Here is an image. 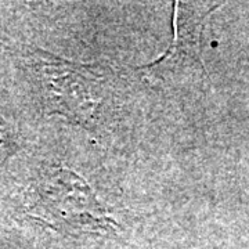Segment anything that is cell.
I'll list each match as a JSON object with an SVG mask.
<instances>
[{"instance_id": "obj_1", "label": "cell", "mask_w": 249, "mask_h": 249, "mask_svg": "<svg viewBox=\"0 0 249 249\" xmlns=\"http://www.w3.org/2000/svg\"><path fill=\"white\" fill-rule=\"evenodd\" d=\"M31 211L34 217L73 235L114 231L118 227L86 180L64 168L40 176Z\"/></svg>"}, {"instance_id": "obj_2", "label": "cell", "mask_w": 249, "mask_h": 249, "mask_svg": "<svg viewBox=\"0 0 249 249\" xmlns=\"http://www.w3.org/2000/svg\"><path fill=\"white\" fill-rule=\"evenodd\" d=\"M35 61L52 109L71 118L76 124H88L100 104L97 100L100 78L88 65L62 60L43 50L36 52Z\"/></svg>"}, {"instance_id": "obj_3", "label": "cell", "mask_w": 249, "mask_h": 249, "mask_svg": "<svg viewBox=\"0 0 249 249\" xmlns=\"http://www.w3.org/2000/svg\"><path fill=\"white\" fill-rule=\"evenodd\" d=\"M175 4V39L169 49L151 64L142 65L139 70L152 78L162 80L187 79L191 73H205L201 58V34L204 19L212 9L202 10V6Z\"/></svg>"}, {"instance_id": "obj_4", "label": "cell", "mask_w": 249, "mask_h": 249, "mask_svg": "<svg viewBox=\"0 0 249 249\" xmlns=\"http://www.w3.org/2000/svg\"><path fill=\"white\" fill-rule=\"evenodd\" d=\"M18 150L17 137L7 122L0 116V168L11 158Z\"/></svg>"}]
</instances>
